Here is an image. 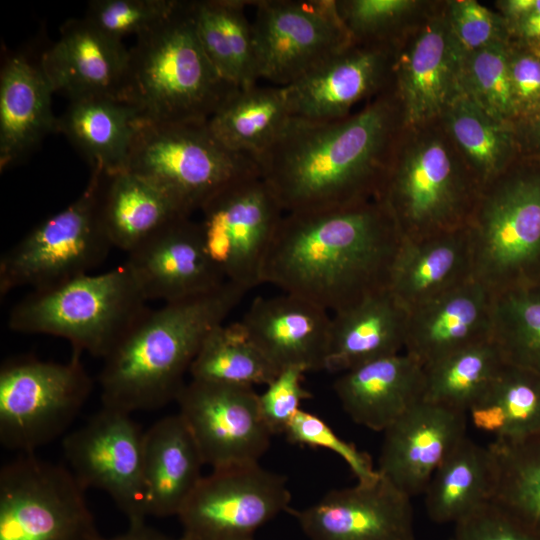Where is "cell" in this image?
<instances>
[{
  "label": "cell",
  "mask_w": 540,
  "mask_h": 540,
  "mask_svg": "<svg viewBox=\"0 0 540 540\" xmlns=\"http://www.w3.org/2000/svg\"><path fill=\"white\" fill-rule=\"evenodd\" d=\"M402 128L389 89L342 119L291 118L254 161L284 213L354 206L377 199Z\"/></svg>",
  "instance_id": "obj_1"
},
{
  "label": "cell",
  "mask_w": 540,
  "mask_h": 540,
  "mask_svg": "<svg viewBox=\"0 0 540 540\" xmlns=\"http://www.w3.org/2000/svg\"><path fill=\"white\" fill-rule=\"evenodd\" d=\"M402 240L378 200L284 213L263 264L262 284L338 313L388 288Z\"/></svg>",
  "instance_id": "obj_2"
},
{
  "label": "cell",
  "mask_w": 540,
  "mask_h": 540,
  "mask_svg": "<svg viewBox=\"0 0 540 540\" xmlns=\"http://www.w3.org/2000/svg\"><path fill=\"white\" fill-rule=\"evenodd\" d=\"M248 291L226 281L208 293L148 309L103 359L102 406L132 414L176 402L204 339Z\"/></svg>",
  "instance_id": "obj_3"
},
{
  "label": "cell",
  "mask_w": 540,
  "mask_h": 540,
  "mask_svg": "<svg viewBox=\"0 0 540 540\" xmlns=\"http://www.w3.org/2000/svg\"><path fill=\"white\" fill-rule=\"evenodd\" d=\"M237 89L205 54L193 2L179 0L167 18L136 37L128 52L121 99L136 109L140 120L208 121Z\"/></svg>",
  "instance_id": "obj_4"
},
{
  "label": "cell",
  "mask_w": 540,
  "mask_h": 540,
  "mask_svg": "<svg viewBox=\"0 0 540 540\" xmlns=\"http://www.w3.org/2000/svg\"><path fill=\"white\" fill-rule=\"evenodd\" d=\"M481 188L439 120L403 126L376 200L418 240L467 227Z\"/></svg>",
  "instance_id": "obj_5"
},
{
  "label": "cell",
  "mask_w": 540,
  "mask_h": 540,
  "mask_svg": "<svg viewBox=\"0 0 540 540\" xmlns=\"http://www.w3.org/2000/svg\"><path fill=\"white\" fill-rule=\"evenodd\" d=\"M147 302L123 264L31 290L11 309L8 327L18 333L63 338L73 352L103 360L146 313Z\"/></svg>",
  "instance_id": "obj_6"
},
{
  "label": "cell",
  "mask_w": 540,
  "mask_h": 540,
  "mask_svg": "<svg viewBox=\"0 0 540 540\" xmlns=\"http://www.w3.org/2000/svg\"><path fill=\"white\" fill-rule=\"evenodd\" d=\"M472 278L491 295L540 279V159L520 157L482 186L467 225Z\"/></svg>",
  "instance_id": "obj_7"
},
{
  "label": "cell",
  "mask_w": 540,
  "mask_h": 540,
  "mask_svg": "<svg viewBox=\"0 0 540 540\" xmlns=\"http://www.w3.org/2000/svg\"><path fill=\"white\" fill-rule=\"evenodd\" d=\"M125 170L162 190L189 216L232 181L258 171L252 157L221 143L208 121L140 119Z\"/></svg>",
  "instance_id": "obj_8"
},
{
  "label": "cell",
  "mask_w": 540,
  "mask_h": 540,
  "mask_svg": "<svg viewBox=\"0 0 540 540\" xmlns=\"http://www.w3.org/2000/svg\"><path fill=\"white\" fill-rule=\"evenodd\" d=\"M73 352L67 362L25 356L0 368V442L34 453L63 435L88 400L93 381Z\"/></svg>",
  "instance_id": "obj_9"
},
{
  "label": "cell",
  "mask_w": 540,
  "mask_h": 540,
  "mask_svg": "<svg viewBox=\"0 0 540 540\" xmlns=\"http://www.w3.org/2000/svg\"><path fill=\"white\" fill-rule=\"evenodd\" d=\"M113 248L98 206V175L91 170L85 190L51 215L0 259V295L20 287L39 290L88 274Z\"/></svg>",
  "instance_id": "obj_10"
},
{
  "label": "cell",
  "mask_w": 540,
  "mask_h": 540,
  "mask_svg": "<svg viewBox=\"0 0 540 540\" xmlns=\"http://www.w3.org/2000/svg\"><path fill=\"white\" fill-rule=\"evenodd\" d=\"M70 469L34 453L0 470V540H103Z\"/></svg>",
  "instance_id": "obj_11"
},
{
  "label": "cell",
  "mask_w": 540,
  "mask_h": 540,
  "mask_svg": "<svg viewBox=\"0 0 540 540\" xmlns=\"http://www.w3.org/2000/svg\"><path fill=\"white\" fill-rule=\"evenodd\" d=\"M200 212L204 247L223 278L247 290L261 285L263 264L284 211L259 172L226 185Z\"/></svg>",
  "instance_id": "obj_12"
},
{
  "label": "cell",
  "mask_w": 540,
  "mask_h": 540,
  "mask_svg": "<svg viewBox=\"0 0 540 540\" xmlns=\"http://www.w3.org/2000/svg\"><path fill=\"white\" fill-rule=\"evenodd\" d=\"M285 476L259 463L213 469L177 515L180 540H250L260 527L289 511Z\"/></svg>",
  "instance_id": "obj_13"
},
{
  "label": "cell",
  "mask_w": 540,
  "mask_h": 540,
  "mask_svg": "<svg viewBox=\"0 0 540 540\" xmlns=\"http://www.w3.org/2000/svg\"><path fill=\"white\" fill-rule=\"evenodd\" d=\"M259 79L285 87L352 41L336 0H253Z\"/></svg>",
  "instance_id": "obj_14"
},
{
  "label": "cell",
  "mask_w": 540,
  "mask_h": 540,
  "mask_svg": "<svg viewBox=\"0 0 540 540\" xmlns=\"http://www.w3.org/2000/svg\"><path fill=\"white\" fill-rule=\"evenodd\" d=\"M461 67L462 56L448 26L446 0H433L394 46L390 90L404 127L441 120L462 93Z\"/></svg>",
  "instance_id": "obj_15"
},
{
  "label": "cell",
  "mask_w": 540,
  "mask_h": 540,
  "mask_svg": "<svg viewBox=\"0 0 540 540\" xmlns=\"http://www.w3.org/2000/svg\"><path fill=\"white\" fill-rule=\"evenodd\" d=\"M62 447L70 470L85 490L107 493L129 524L145 522L144 432L131 414L102 406L64 436Z\"/></svg>",
  "instance_id": "obj_16"
},
{
  "label": "cell",
  "mask_w": 540,
  "mask_h": 540,
  "mask_svg": "<svg viewBox=\"0 0 540 540\" xmlns=\"http://www.w3.org/2000/svg\"><path fill=\"white\" fill-rule=\"evenodd\" d=\"M254 387L191 379L177 397L178 414L213 469L259 463L274 435Z\"/></svg>",
  "instance_id": "obj_17"
},
{
  "label": "cell",
  "mask_w": 540,
  "mask_h": 540,
  "mask_svg": "<svg viewBox=\"0 0 540 540\" xmlns=\"http://www.w3.org/2000/svg\"><path fill=\"white\" fill-rule=\"evenodd\" d=\"M411 499L378 473L289 512L309 540H415Z\"/></svg>",
  "instance_id": "obj_18"
},
{
  "label": "cell",
  "mask_w": 540,
  "mask_h": 540,
  "mask_svg": "<svg viewBox=\"0 0 540 540\" xmlns=\"http://www.w3.org/2000/svg\"><path fill=\"white\" fill-rule=\"evenodd\" d=\"M394 46L351 43L284 87L292 118L333 121L390 89Z\"/></svg>",
  "instance_id": "obj_19"
},
{
  "label": "cell",
  "mask_w": 540,
  "mask_h": 540,
  "mask_svg": "<svg viewBox=\"0 0 540 540\" xmlns=\"http://www.w3.org/2000/svg\"><path fill=\"white\" fill-rule=\"evenodd\" d=\"M466 423V412L423 399L383 431L378 473L410 498L424 494Z\"/></svg>",
  "instance_id": "obj_20"
},
{
  "label": "cell",
  "mask_w": 540,
  "mask_h": 540,
  "mask_svg": "<svg viewBox=\"0 0 540 540\" xmlns=\"http://www.w3.org/2000/svg\"><path fill=\"white\" fill-rule=\"evenodd\" d=\"M124 264L147 301H180L226 282L206 252L198 222L190 217L162 228L129 252Z\"/></svg>",
  "instance_id": "obj_21"
},
{
  "label": "cell",
  "mask_w": 540,
  "mask_h": 540,
  "mask_svg": "<svg viewBox=\"0 0 540 540\" xmlns=\"http://www.w3.org/2000/svg\"><path fill=\"white\" fill-rule=\"evenodd\" d=\"M240 322L279 371L287 367L325 370L331 317L313 302L289 293L258 296Z\"/></svg>",
  "instance_id": "obj_22"
},
{
  "label": "cell",
  "mask_w": 540,
  "mask_h": 540,
  "mask_svg": "<svg viewBox=\"0 0 540 540\" xmlns=\"http://www.w3.org/2000/svg\"><path fill=\"white\" fill-rule=\"evenodd\" d=\"M129 49L85 17L65 21L60 36L40 56L54 92L70 100L89 97L121 99Z\"/></svg>",
  "instance_id": "obj_23"
},
{
  "label": "cell",
  "mask_w": 540,
  "mask_h": 540,
  "mask_svg": "<svg viewBox=\"0 0 540 540\" xmlns=\"http://www.w3.org/2000/svg\"><path fill=\"white\" fill-rule=\"evenodd\" d=\"M489 291L473 278L411 309L404 352L423 366L491 338Z\"/></svg>",
  "instance_id": "obj_24"
},
{
  "label": "cell",
  "mask_w": 540,
  "mask_h": 540,
  "mask_svg": "<svg viewBox=\"0 0 540 540\" xmlns=\"http://www.w3.org/2000/svg\"><path fill=\"white\" fill-rule=\"evenodd\" d=\"M333 389L356 424L383 432L423 400L424 367L404 352L341 373Z\"/></svg>",
  "instance_id": "obj_25"
},
{
  "label": "cell",
  "mask_w": 540,
  "mask_h": 540,
  "mask_svg": "<svg viewBox=\"0 0 540 540\" xmlns=\"http://www.w3.org/2000/svg\"><path fill=\"white\" fill-rule=\"evenodd\" d=\"M53 89L40 58L8 56L0 71V170L25 160L50 133L57 132Z\"/></svg>",
  "instance_id": "obj_26"
},
{
  "label": "cell",
  "mask_w": 540,
  "mask_h": 540,
  "mask_svg": "<svg viewBox=\"0 0 540 540\" xmlns=\"http://www.w3.org/2000/svg\"><path fill=\"white\" fill-rule=\"evenodd\" d=\"M409 311L389 288L334 313L325 370L343 373L405 347Z\"/></svg>",
  "instance_id": "obj_27"
},
{
  "label": "cell",
  "mask_w": 540,
  "mask_h": 540,
  "mask_svg": "<svg viewBox=\"0 0 540 540\" xmlns=\"http://www.w3.org/2000/svg\"><path fill=\"white\" fill-rule=\"evenodd\" d=\"M204 461L177 413L144 432L143 479L147 516L178 515L202 479Z\"/></svg>",
  "instance_id": "obj_28"
},
{
  "label": "cell",
  "mask_w": 540,
  "mask_h": 540,
  "mask_svg": "<svg viewBox=\"0 0 540 540\" xmlns=\"http://www.w3.org/2000/svg\"><path fill=\"white\" fill-rule=\"evenodd\" d=\"M472 278L467 227L418 240H402L389 280V290L408 310Z\"/></svg>",
  "instance_id": "obj_29"
},
{
  "label": "cell",
  "mask_w": 540,
  "mask_h": 540,
  "mask_svg": "<svg viewBox=\"0 0 540 540\" xmlns=\"http://www.w3.org/2000/svg\"><path fill=\"white\" fill-rule=\"evenodd\" d=\"M98 175V206L113 247L127 254L173 221L190 217L166 193L127 170Z\"/></svg>",
  "instance_id": "obj_30"
},
{
  "label": "cell",
  "mask_w": 540,
  "mask_h": 540,
  "mask_svg": "<svg viewBox=\"0 0 540 540\" xmlns=\"http://www.w3.org/2000/svg\"><path fill=\"white\" fill-rule=\"evenodd\" d=\"M139 115L119 98L70 100L57 117V132L66 136L87 160L91 170L114 173L126 169Z\"/></svg>",
  "instance_id": "obj_31"
},
{
  "label": "cell",
  "mask_w": 540,
  "mask_h": 540,
  "mask_svg": "<svg viewBox=\"0 0 540 540\" xmlns=\"http://www.w3.org/2000/svg\"><path fill=\"white\" fill-rule=\"evenodd\" d=\"M496 466L489 446L465 436L434 472L424 493L428 517L455 524L494 498Z\"/></svg>",
  "instance_id": "obj_32"
},
{
  "label": "cell",
  "mask_w": 540,
  "mask_h": 540,
  "mask_svg": "<svg viewBox=\"0 0 540 540\" xmlns=\"http://www.w3.org/2000/svg\"><path fill=\"white\" fill-rule=\"evenodd\" d=\"M196 32L209 61L231 85L243 89L259 80L247 0H195Z\"/></svg>",
  "instance_id": "obj_33"
},
{
  "label": "cell",
  "mask_w": 540,
  "mask_h": 540,
  "mask_svg": "<svg viewBox=\"0 0 540 540\" xmlns=\"http://www.w3.org/2000/svg\"><path fill=\"white\" fill-rule=\"evenodd\" d=\"M292 118L284 87L253 85L235 90L208 120L230 150L255 159Z\"/></svg>",
  "instance_id": "obj_34"
},
{
  "label": "cell",
  "mask_w": 540,
  "mask_h": 540,
  "mask_svg": "<svg viewBox=\"0 0 540 540\" xmlns=\"http://www.w3.org/2000/svg\"><path fill=\"white\" fill-rule=\"evenodd\" d=\"M441 122L481 186L521 157L515 126L493 118L463 92Z\"/></svg>",
  "instance_id": "obj_35"
},
{
  "label": "cell",
  "mask_w": 540,
  "mask_h": 540,
  "mask_svg": "<svg viewBox=\"0 0 540 540\" xmlns=\"http://www.w3.org/2000/svg\"><path fill=\"white\" fill-rule=\"evenodd\" d=\"M504 363L491 338L454 351L423 366V399L467 413Z\"/></svg>",
  "instance_id": "obj_36"
},
{
  "label": "cell",
  "mask_w": 540,
  "mask_h": 540,
  "mask_svg": "<svg viewBox=\"0 0 540 540\" xmlns=\"http://www.w3.org/2000/svg\"><path fill=\"white\" fill-rule=\"evenodd\" d=\"M278 373L240 321L216 326L204 339L189 371L191 379L251 387L268 385Z\"/></svg>",
  "instance_id": "obj_37"
},
{
  "label": "cell",
  "mask_w": 540,
  "mask_h": 540,
  "mask_svg": "<svg viewBox=\"0 0 540 540\" xmlns=\"http://www.w3.org/2000/svg\"><path fill=\"white\" fill-rule=\"evenodd\" d=\"M491 339L505 362L540 374V279L492 295Z\"/></svg>",
  "instance_id": "obj_38"
},
{
  "label": "cell",
  "mask_w": 540,
  "mask_h": 540,
  "mask_svg": "<svg viewBox=\"0 0 540 540\" xmlns=\"http://www.w3.org/2000/svg\"><path fill=\"white\" fill-rule=\"evenodd\" d=\"M496 466L492 500L540 530V432L498 438L489 445Z\"/></svg>",
  "instance_id": "obj_39"
},
{
  "label": "cell",
  "mask_w": 540,
  "mask_h": 540,
  "mask_svg": "<svg viewBox=\"0 0 540 540\" xmlns=\"http://www.w3.org/2000/svg\"><path fill=\"white\" fill-rule=\"evenodd\" d=\"M433 0H336L352 43L393 47Z\"/></svg>",
  "instance_id": "obj_40"
},
{
  "label": "cell",
  "mask_w": 540,
  "mask_h": 540,
  "mask_svg": "<svg viewBox=\"0 0 540 540\" xmlns=\"http://www.w3.org/2000/svg\"><path fill=\"white\" fill-rule=\"evenodd\" d=\"M509 42L498 43L462 59V92L482 110L502 122L515 124L508 68Z\"/></svg>",
  "instance_id": "obj_41"
},
{
  "label": "cell",
  "mask_w": 540,
  "mask_h": 540,
  "mask_svg": "<svg viewBox=\"0 0 540 540\" xmlns=\"http://www.w3.org/2000/svg\"><path fill=\"white\" fill-rule=\"evenodd\" d=\"M481 396L495 403L502 413L506 424L503 438L540 432L539 373L505 362Z\"/></svg>",
  "instance_id": "obj_42"
},
{
  "label": "cell",
  "mask_w": 540,
  "mask_h": 540,
  "mask_svg": "<svg viewBox=\"0 0 540 540\" xmlns=\"http://www.w3.org/2000/svg\"><path fill=\"white\" fill-rule=\"evenodd\" d=\"M179 0H92L85 18L105 34L121 40L141 35L167 18Z\"/></svg>",
  "instance_id": "obj_43"
},
{
  "label": "cell",
  "mask_w": 540,
  "mask_h": 540,
  "mask_svg": "<svg viewBox=\"0 0 540 540\" xmlns=\"http://www.w3.org/2000/svg\"><path fill=\"white\" fill-rule=\"evenodd\" d=\"M446 14L462 59L489 46L509 42L503 17L476 0H446Z\"/></svg>",
  "instance_id": "obj_44"
},
{
  "label": "cell",
  "mask_w": 540,
  "mask_h": 540,
  "mask_svg": "<svg viewBox=\"0 0 540 540\" xmlns=\"http://www.w3.org/2000/svg\"><path fill=\"white\" fill-rule=\"evenodd\" d=\"M283 434L292 444L323 448L336 453L346 462L358 481H368L378 475L369 454L339 437L318 415L300 409Z\"/></svg>",
  "instance_id": "obj_45"
},
{
  "label": "cell",
  "mask_w": 540,
  "mask_h": 540,
  "mask_svg": "<svg viewBox=\"0 0 540 540\" xmlns=\"http://www.w3.org/2000/svg\"><path fill=\"white\" fill-rule=\"evenodd\" d=\"M450 540H540V530L491 500L456 522Z\"/></svg>",
  "instance_id": "obj_46"
},
{
  "label": "cell",
  "mask_w": 540,
  "mask_h": 540,
  "mask_svg": "<svg viewBox=\"0 0 540 540\" xmlns=\"http://www.w3.org/2000/svg\"><path fill=\"white\" fill-rule=\"evenodd\" d=\"M305 373L300 367L284 368L259 394L262 416L273 434L284 433L301 403L312 397L302 384Z\"/></svg>",
  "instance_id": "obj_47"
},
{
  "label": "cell",
  "mask_w": 540,
  "mask_h": 540,
  "mask_svg": "<svg viewBox=\"0 0 540 540\" xmlns=\"http://www.w3.org/2000/svg\"><path fill=\"white\" fill-rule=\"evenodd\" d=\"M508 68L517 122L540 108V52L509 43Z\"/></svg>",
  "instance_id": "obj_48"
},
{
  "label": "cell",
  "mask_w": 540,
  "mask_h": 540,
  "mask_svg": "<svg viewBox=\"0 0 540 540\" xmlns=\"http://www.w3.org/2000/svg\"><path fill=\"white\" fill-rule=\"evenodd\" d=\"M506 26L509 43L533 49L540 48V0H537L528 14L506 23Z\"/></svg>",
  "instance_id": "obj_49"
},
{
  "label": "cell",
  "mask_w": 540,
  "mask_h": 540,
  "mask_svg": "<svg viewBox=\"0 0 540 540\" xmlns=\"http://www.w3.org/2000/svg\"><path fill=\"white\" fill-rule=\"evenodd\" d=\"M515 129L522 157L540 159V108L517 121Z\"/></svg>",
  "instance_id": "obj_50"
},
{
  "label": "cell",
  "mask_w": 540,
  "mask_h": 540,
  "mask_svg": "<svg viewBox=\"0 0 540 540\" xmlns=\"http://www.w3.org/2000/svg\"><path fill=\"white\" fill-rule=\"evenodd\" d=\"M103 540H180L172 538L152 527H149L145 522L131 523L129 528L123 534L110 539Z\"/></svg>",
  "instance_id": "obj_51"
},
{
  "label": "cell",
  "mask_w": 540,
  "mask_h": 540,
  "mask_svg": "<svg viewBox=\"0 0 540 540\" xmlns=\"http://www.w3.org/2000/svg\"><path fill=\"white\" fill-rule=\"evenodd\" d=\"M533 49V48H532ZM535 50L539 51L540 52V48H536Z\"/></svg>",
  "instance_id": "obj_52"
},
{
  "label": "cell",
  "mask_w": 540,
  "mask_h": 540,
  "mask_svg": "<svg viewBox=\"0 0 540 540\" xmlns=\"http://www.w3.org/2000/svg\"><path fill=\"white\" fill-rule=\"evenodd\" d=\"M250 540H254V539H250Z\"/></svg>",
  "instance_id": "obj_53"
},
{
  "label": "cell",
  "mask_w": 540,
  "mask_h": 540,
  "mask_svg": "<svg viewBox=\"0 0 540 540\" xmlns=\"http://www.w3.org/2000/svg\"><path fill=\"white\" fill-rule=\"evenodd\" d=\"M450 540V539H449Z\"/></svg>",
  "instance_id": "obj_54"
}]
</instances>
